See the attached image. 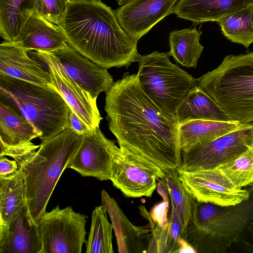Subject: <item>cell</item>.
I'll use <instances>...</instances> for the list:
<instances>
[{"label": "cell", "mask_w": 253, "mask_h": 253, "mask_svg": "<svg viewBox=\"0 0 253 253\" xmlns=\"http://www.w3.org/2000/svg\"><path fill=\"white\" fill-rule=\"evenodd\" d=\"M109 128L120 148L155 164L165 172L181 163L176 118L160 109L144 92L137 74H125L106 92Z\"/></svg>", "instance_id": "6da1fadb"}, {"label": "cell", "mask_w": 253, "mask_h": 253, "mask_svg": "<svg viewBox=\"0 0 253 253\" xmlns=\"http://www.w3.org/2000/svg\"><path fill=\"white\" fill-rule=\"evenodd\" d=\"M58 26L67 43L105 69L138 61L137 42L120 26L114 10L101 1H69Z\"/></svg>", "instance_id": "7a4b0ae2"}, {"label": "cell", "mask_w": 253, "mask_h": 253, "mask_svg": "<svg viewBox=\"0 0 253 253\" xmlns=\"http://www.w3.org/2000/svg\"><path fill=\"white\" fill-rule=\"evenodd\" d=\"M236 205L197 201L182 239L198 253H253V183Z\"/></svg>", "instance_id": "3957f363"}, {"label": "cell", "mask_w": 253, "mask_h": 253, "mask_svg": "<svg viewBox=\"0 0 253 253\" xmlns=\"http://www.w3.org/2000/svg\"><path fill=\"white\" fill-rule=\"evenodd\" d=\"M83 136L68 127L41 143L34 154L19 166L25 176L29 211L36 223L46 212L54 188L79 148Z\"/></svg>", "instance_id": "277c9868"}, {"label": "cell", "mask_w": 253, "mask_h": 253, "mask_svg": "<svg viewBox=\"0 0 253 253\" xmlns=\"http://www.w3.org/2000/svg\"><path fill=\"white\" fill-rule=\"evenodd\" d=\"M0 101L26 118L41 143L70 127V108L52 87L34 84L0 73Z\"/></svg>", "instance_id": "5b68a950"}, {"label": "cell", "mask_w": 253, "mask_h": 253, "mask_svg": "<svg viewBox=\"0 0 253 253\" xmlns=\"http://www.w3.org/2000/svg\"><path fill=\"white\" fill-rule=\"evenodd\" d=\"M197 85L234 120L253 123V52L227 55L197 79Z\"/></svg>", "instance_id": "8992f818"}, {"label": "cell", "mask_w": 253, "mask_h": 253, "mask_svg": "<svg viewBox=\"0 0 253 253\" xmlns=\"http://www.w3.org/2000/svg\"><path fill=\"white\" fill-rule=\"evenodd\" d=\"M168 52L155 51L141 56L137 76L146 94L164 112L175 118L176 111L197 79L173 64Z\"/></svg>", "instance_id": "52a82bcc"}, {"label": "cell", "mask_w": 253, "mask_h": 253, "mask_svg": "<svg viewBox=\"0 0 253 253\" xmlns=\"http://www.w3.org/2000/svg\"><path fill=\"white\" fill-rule=\"evenodd\" d=\"M87 218L70 206L60 209L58 205L46 211L37 222L41 253H81L86 242Z\"/></svg>", "instance_id": "ba28073f"}, {"label": "cell", "mask_w": 253, "mask_h": 253, "mask_svg": "<svg viewBox=\"0 0 253 253\" xmlns=\"http://www.w3.org/2000/svg\"><path fill=\"white\" fill-rule=\"evenodd\" d=\"M253 144V123L209 142L181 151L179 169L195 171L217 168L245 152Z\"/></svg>", "instance_id": "9c48e42d"}, {"label": "cell", "mask_w": 253, "mask_h": 253, "mask_svg": "<svg viewBox=\"0 0 253 253\" xmlns=\"http://www.w3.org/2000/svg\"><path fill=\"white\" fill-rule=\"evenodd\" d=\"M120 149L112 167L110 180L113 185L127 197H151L156 189L157 180L163 178L165 172L146 159Z\"/></svg>", "instance_id": "30bf717a"}, {"label": "cell", "mask_w": 253, "mask_h": 253, "mask_svg": "<svg viewBox=\"0 0 253 253\" xmlns=\"http://www.w3.org/2000/svg\"><path fill=\"white\" fill-rule=\"evenodd\" d=\"M179 179L197 201L220 206L236 205L247 200V187L238 189L218 168L185 171L178 169Z\"/></svg>", "instance_id": "8fae6325"}, {"label": "cell", "mask_w": 253, "mask_h": 253, "mask_svg": "<svg viewBox=\"0 0 253 253\" xmlns=\"http://www.w3.org/2000/svg\"><path fill=\"white\" fill-rule=\"evenodd\" d=\"M77 151L69 161L67 168L83 176L100 180H110L112 165L121 149L105 136L99 127L83 135Z\"/></svg>", "instance_id": "7c38bea8"}, {"label": "cell", "mask_w": 253, "mask_h": 253, "mask_svg": "<svg viewBox=\"0 0 253 253\" xmlns=\"http://www.w3.org/2000/svg\"><path fill=\"white\" fill-rule=\"evenodd\" d=\"M49 68L51 86L62 97L69 108L91 130L99 127L102 119L96 99L68 77L49 52L36 51Z\"/></svg>", "instance_id": "4fadbf2b"}, {"label": "cell", "mask_w": 253, "mask_h": 253, "mask_svg": "<svg viewBox=\"0 0 253 253\" xmlns=\"http://www.w3.org/2000/svg\"><path fill=\"white\" fill-rule=\"evenodd\" d=\"M50 53L65 73L83 89L97 99L114 84L107 69L84 56L69 44Z\"/></svg>", "instance_id": "5bb4252c"}, {"label": "cell", "mask_w": 253, "mask_h": 253, "mask_svg": "<svg viewBox=\"0 0 253 253\" xmlns=\"http://www.w3.org/2000/svg\"><path fill=\"white\" fill-rule=\"evenodd\" d=\"M0 73L34 84L51 86L48 65L37 52L14 42L0 45Z\"/></svg>", "instance_id": "9a60e30c"}, {"label": "cell", "mask_w": 253, "mask_h": 253, "mask_svg": "<svg viewBox=\"0 0 253 253\" xmlns=\"http://www.w3.org/2000/svg\"><path fill=\"white\" fill-rule=\"evenodd\" d=\"M178 0H133L114 10L123 30L138 42L153 26L172 13Z\"/></svg>", "instance_id": "2e32d148"}, {"label": "cell", "mask_w": 253, "mask_h": 253, "mask_svg": "<svg viewBox=\"0 0 253 253\" xmlns=\"http://www.w3.org/2000/svg\"><path fill=\"white\" fill-rule=\"evenodd\" d=\"M101 201L109 215L115 232L120 253H146L151 231L150 224L138 226L132 224L116 200L104 190Z\"/></svg>", "instance_id": "e0dca14e"}, {"label": "cell", "mask_w": 253, "mask_h": 253, "mask_svg": "<svg viewBox=\"0 0 253 253\" xmlns=\"http://www.w3.org/2000/svg\"><path fill=\"white\" fill-rule=\"evenodd\" d=\"M42 248L37 223L26 204L9 226L0 228V253H41Z\"/></svg>", "instance_id": "ac0fdd59"}, {"label": "cell", "mask_w": 253, "mask_h": 253, "mask_svg": "<svg viewBox=\"0 0 253 253\" xmlns=\"http://www.w3.org/2000/svg\"><path fill=\"white\" fill-rule=\"evenodd\" d=\"M14 42L28 50L46 52L67 43L60 27L42 17L37 11L27 19Z\"/></svg>", "instance_id": "d6986e66"}, {"label": "cell", "mask_w": 253, "mask_h": 253, "mask_svg": "<svg viewBox=\"0 0 253 253\" xmlns=\"http://www.w3.org/2000/svg\"><path fill=\"white\" fill-rule=\"evenodd\" d=\"M253 3V0H178L177 17L196 23L219 21L224 16Z\"/></svg>", "instance_id": "ffe728a7"}, {"label": "cell", "mask_w": 253, "mask_h": 253, "mask_svg": "<svg viewBox=\"0 0 253 253\" xmlns=\"http://www.w3.org/2000/svg\"><path fill=\"white\" fill-rule=\"evenodd\" d=\"M251 124L238 121L196 120L179 125V142L181 151L204 143L232 131L249 126Z\"/></svg>", "instance_id": "44dd1931"}, {"label": "cell", "mask_w": 253, "mask_h": 253, "mask_svg": "<svg viewBox=\"0 0 253 253\" xmlns=\"http://www.w3.org/2000/svg\"><path fill=\"white\" fill-rule=\"evenodd\" d=\"M176 119L179 125L196 120L216 121L234 120L201 87L196 85L178 107Z\"/></svg>", "instance_id": "7402d4cb"}, {"label": "cell", "mask_w": 253, "mask_h": 253, "mask_svg": "<svg viewBox=\"0 0 253 253\" xmlns=\"http://www.w3.org/2000/svg\"><path fill=\"white\" fill-rule=\"evenodd\" d=\"M39 136L37 129L26 118L0 101V145L31 146L35 144L31 141Z\"/></svg>", "instance_id": "603a6c76"}, {"label": "cell", "mask_w": 253, "mask_h": 253, "mask_svg": "<svg viewBox=\"0 0 253 253\" xmlns=\"http://www.w3.org/2000/svg\"><path fill=\"white\" fill-rule=\"evenodd\" d=\"M27 204L25 178L19 168L14 175L0 177V228L12 222Z\"/></svg>", "instance_id": "cb8c5ba5"}, {"label": "cell", "mask_w": 253, "mask_h": 253, "mask_svg": "<svg viewBox=\"0 0 253 253\" xmlns=\"http://www.w3.org/2000/svg\"><path fill=\"white\" fill-rule=\"evenodd\" d=\"M140 211L141 214L150 221L151 229L147 253L180 252L184 241L182 238V228L173 208L171 207V213L164 226L152 219L145 207H141Z\"/></svg>", "instance_id": "d4e9b609"}, {"label": "cell", "mask_w": 253, "mask_h": 253, "mask_svg": "<svg viewBox=\"0 0 253 253\" xmlns=\"http://www.w3.org/2000/svg\"><path fill=\"white\" fill-rule=\"evenodd\" d=\"M37 0H0V35L14 42L29 17L36 11Z\"/></svg>", "instance_id": "484cf974"}, {"label": "cell", "mask_w": 253, "mask_h": 253, "mask_svg": "<svg viewBox=\"0 0 253 253\" xmlns=\"http://www.w3.org/2000/svg\"><path fill=\"white\" fill-rule=\"evenodd\" d=\"M202 34V31L195 28L171 32L169 56H172L182 66L196 68L204 47L200 43Z\"/></svg>", "instance_id": "4316f807"}, {"label": "cell", "mask_w": 253, "mask_h": 253, "mask_svg": "<svg viewBox=\"0 0 253 253\" xmlns=\"http://www.w3.org/2000/svg\"><path fill=\"white\" fill-rule=\"evenodd\" d=\"M217 23L231 42L246 48L253 43V3L224 16Z\"/></svg>", "instance_id": "83f0119b"}, {"label": "cell", "mask_w": 253, "mask_h": 253, "mask_svg": "<svg viewBox=\"0 0 253 253\" xmlns=\"http://www.w3.org/2000/svg\"><path fill=\"white\" fill-rule=\"evenodd\" d=\"M161 179L168 190L171 207L176 211L182 228V235L190 220L196 200L179 179L178 169L165 172Z\"/></svg>", "instance_id": "f1b7e54d"}, {"label": "cell", "mask_w": 253, "mask_h": 253, "mask_svg": "<svg viewBox=\"0 0 253 253\" xmlns=\"http://www.w3.org/2000/svg\"><path fill=\"white\" fill-rule=\"evenodd\" d=\"M106 208L96 207L91 213V224L85 242L86 253H113L112 224L107 217Z\"/></svg>", "instance_id": "f546056e"}, {"label": "cell", "mask_w": 253, "mask_h": 253, "mask_svg": "<svg viewBox=\"0 0 253 253\" xmlns=\"http://www.w3.org/2000/svg\"><path fill=\"white\" fill-rule=\"evenodd\" d=\"M219 169L235 187L242 189L253 183V145Z\"/></svg>", "instance_id": "4dcf8cb0"}, {"label": "cell", "mask_w": 253, "mask_h": 253, "mask_svg": "<svg viewBox=\"0 0 253 253\" xmlns=\"http://www.w3.org/2000/svg\"><path fill=\"white\" fill-rule=\"evenodd\" d=\"M69 0H37L36 11L46 20L58 25Z\"/></svg>", "instance_id": "1f68e13d"}, {"label": "cell", "mask_w": 253, "mask_h": 253, "mask_svg": "<svg viewBox=\"0 0 253 253\" xmlns=\"http://www.w3.org/2000/svg\"><path fill=\"white\" fill-rule=\"evenodd\" d=\"M68 118L70 127L77 133L83 135L92 130L70 108Z\"/></svg>", "instance_id": "d6a6232c"}, {"label": "cell", "mask_w": 253, "mask_h": 253, "mask_svg": "<svg viewBox=\"0 0 253 253\" xmlns=\"http://www.w3.org/2000/svg\"><path fill=\"white\" fill-rule=\"evenodd\" d=\"M18 169V164L15 160H10L5 157H0V177L14 175Z\"/></svg>", "instance_id": "836d02e7"}, {"label": "cell", "mask_w": 253, "mask_h": 253, "mask_svg": "<svg viewBox=\"0 0 253 253\" xmlns=\"http://www.w3.org/2000/svg\"><path fill=\"white\" fill-rule=\"evenodd\" d=\"M133 0H118L117 2L120 5H125Z\"/></svg>", "instance_id": "e575fe53"}, {"label": "cell", "mask_w": 253, "mask_h": 253, "mask_svg": "<svg viewBox=\"0 0 253 253\" xmlns=\"http://www.w3.org/2000/svg\"><path fill=\"white\" fill-rule=\"evenodd\" d=\"M70 1H97L100 2L101 0H69Z\"/></svg>", "instance_id": "d590c367"}, {"label": "cell", "mask_w": 253, "mask_h": 253, "mask_svg": "<svg viewBox=\"0 0 253 253\" xmlns=\"http://www.w3.org/2000/svg\"></svg>", "instance_id": "8d00e7d4"}]
</instances>
